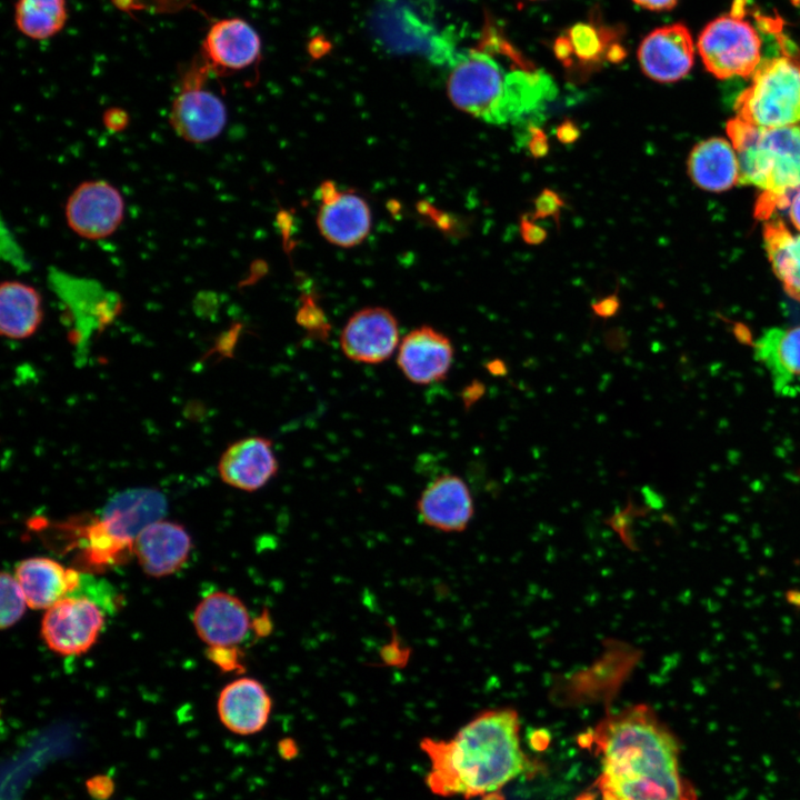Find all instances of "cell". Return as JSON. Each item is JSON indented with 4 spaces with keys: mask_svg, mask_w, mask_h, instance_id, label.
Wrapping results in <instances>:
<instances>
[{
    "mask_svg": "<svg viewBox=\"0 0 800 800\" xmlns=\"http://www.w3.org/2000/svg\"><path fill=\"white\" fill-rule=\"evenodd\" d=\"M581 740L600 759V800H698L678 738L648 704L609 713Z\"/></svg>",
    "mask_w": 800,
    "mask_h": 800,
    "instance_id": "cell-1",
    "label": "cell"
},
{
    "mask_svg": "<svg viewBox=\"0 0 800 800\" xmlns=\"http://www.w3.org/2000/svg\"><path fill=\"white\" fill-rule=\"evenodd\" d=\"M421 748L431 760L428 786L446 797L497 793L527 767L519 717L509 708L480 713L451 740L426 738Z\"/></svg>",
    "mask_w": 800,
    "mask_h": 800,
    "instance_id": "cell-2",
    "label": "cell"
},
{
    "mask_svg": "<svg viewBox=\"0 0 800 800\" xmlns=\"http://www.w3.org/2000/svg\"><path fill=\"white\" fill-rule=\"evenodd\" d=\"M728 134L739 160V180L762 190L756 214L768 220L777 208L788 207L800 188V127L758 128L734 118Z\"/></svg>",
    "mask_w": 800,
    "mask_h": 800,
    "instance_id": "cell-3",
    "label": "cell"
},
{
    "mask_svg": "<svg viewBox=\"0 0 800 800\" xmlns=\"http://www.w3.org/2000/svg\"><path fill=\"white\" fill-rule=\"evenodd\" d=\"M778 36L782 53L759 63L736 102V118L758 128L800 124V51Z\"/></svg>",
    "mask_w": 800,
    "mask_h": 800,
    "instance_id": "cell-4",
    "label": "cell"
},
{
    "mask_svg": "<svg viewBox=\"0 0 800 800\" xmlns=\"http://www.w3.org/2000/svg\"><path fill=\"white\" fill-rule=\"evenodd\" d=\"M760 49L756 29L738 13L711 21L698 40L706 68L719 79L752 76L761 62Z\"/></svg>",
    "mask_w": 800,
    "mask_h": 800,
    "instance_id": "cell-5",
    "label": "cell"
},
{
    "mask_svg": "<svg viewBox=\"0 0 800 800\" xmlns=\"http://www.w3.org/2000/svg\"><path fill=\"white\" fill-rule=\"evenodd\" d=\"M210 69L199 54L184 73L169 112L174 132L191 143L216 139L227 123L224 102L204 87Z\"/></svg>",
    "mask_w": 800,
    "mask_h": 800,
    "instance_id": "cell-6",
    "label": "cell"
},
{
    "mask_svg": "<svg viewBox=\"0 0 800 800\" xmlns=\"http://www.w3.org/2000/svg\"><path fill=\"white\" fill-rule=\"evenodd\" d=\"M507 73L486 46L471 49L452 66L448 97L456 108L487 122L502 94Z\"/></svg>",
    "mask_w": 800,
    "mask_h": 800,
    "instance_id": "cell-7",
    "label": "cell"
},
{
    "mask_svg": "<svg viewBox=\"0 0 800 800\" xmlns=\"http://www.w3.org/2000/svg\"><path fill=\"white\" fill-rule=\"evenodd\" d=\"M103 623V613L94 601L70 594L46 610L41 636L52 651L76 656L92 647Z\"/></svg>",
    "mask_w": 800,
    "mask_h": 800,
    "instance_id": "cell-8",
    "label": "cell"
},
{
    "mask_svg": "<svg viewBox=\"0 0 800 800\" xmlns=\"http://www.w3.org/2000/svg\"><path fill=\"white\" fill-rule=\"evenodd\" d=\"M66 221L79 237L99 240L111 236L124 217L121 192L106 180L80 183L68 197Z\"/></svg>",
    "mask_w": 800,
    "mask_h": 800,
    "instance_id": "cell-9",
    "label": "cell"
},
{
    "mask_svg": "<svg viewBox=\"0 0 800 800\" xmlns=\"http://www.w3.org/2000/svg\"><path fill=\"white\" fill-rule=\"evenodd\" d=\"M317 226L321 236L340 248L360 244L371 230L372 216L367 200L351 189H340L326 180L319 187Z\"/></svg>",
    "mask_w": 800,
    "mask_h": 800,
    "instance_id": "cell-10",
    "label": "cell"
},
{
    "mask_svg": "<svg viewBox=\"0 0 800 800\" xmlns=\"http://www.w3.org/2000/svg\"><path fill=\"white\" fill-rule=\"evenodd\" d=\"M399 344L398 320L383 307H367L354 312L340 334L343 354L359 363H381L394 353Z\"/></svg>",
    "mask_w": 800,
    "mask_h": 800,
    "instance_id": "cell-11",
    "label": "cell"
},
{
    "mask_svg": "<svg viewBox=\"0 0 800 800\" xmlns=\"http://www.w3.org/2000/svg\"><path fill=\"white\" fill-rule=\"evenodd\" d=\"M557 96L552 78L533 67H520L508 71L502 94L487 122L491 124H518L540 116L544 107ZM528 126V127H529Z\"/></svg>",
    "mask_w": 800,
    "mask_h": 800,
    "instance_id": "cell-12",
    "label": "cell"
},
{
    "mask_svg": "<svg viewBox=\"0 0 800 800\" xmlns=\"http://www.w3.org/2000/svg\"><path fill=\"white\" fill-rule=\"evenodd\" d=\"M168 510L166 496L154 488H131L118 492L104 506L102 529L126 548L150 524L162 520Z\"/></svg>",
    "mask_w": 800,
    "mask_h": 800,
    "instance_id": "cell-13",
    "label": "cell"
},
{
    "mask_svg": "<svg viewBox=\"0 0 800 800\" xmlns=\"http://www.w3.org/2000/svg\"><path fill=\"white\" fill-rule=\"evenodd\" d=\"M200 56L210 70L220 74L242 71L260 59L261 40L241 18L214 20L206 32Z\"/></svg>",
    "mask_w": 800,
    "mask_h": 800,
    "instance_id": "cell-14",
    "label": "cell"
},
{
    "mask_svg": "<svg viewBox=\"0 0 800 800\" xmlns=\"http://www.w3.org/2000/svg\"><path fill=\"white\" fill-rule=\"evenodd\" d=\"M454 348L448 336L428 324L411 330L398 347L397 364L412 383L431 384L448 376Z\"/></svg>",
    "mask_w": 800,
    "mask_h": 800,
    "instance_id": "cell-15",
    "label": "cell"
},
{
    "mask_svg": "<svg viewBox=\"0 0 800 800\" xmlns=\"http://www.w3.org/2000/svg\"><path fill=\"white\" fill-rule=\"evenodd\" d=\"M638 59L642 71L652 80L673 82L690 71L694 47L688 28L674 23L658 28L641 42Z\"/></svg>",
    "mask_w": 800,
    "mask_h": 800,
    "instance_id": "cell-16",
    "label": "cell"
},
{
    "mask_svg": "<svg viewBox=\"0 0 800 800\" xmlns=\"http://www.w3.org/2000/svg\"><path fill=\"white\" fill-rule=\"evenodd\" d=\"M278 470L279 462L271 440L260 436L232 442L218 463V472L224 483L249 492L263 488Z\"/></svg>",
    "mask_w": 800,
    "mask_h": 800,
    "instance_id": "cell-17",
    "label": "cell"
},
{
    "mask_svg": "<svg viewBox=\"0 0 800 800\" xmlns=\"http://www.w3.org/2000/svg\"><path fill=\"white\" fill-rule=\"evenodd\" d=\"M417 510L424 524L444 532H460L473 516V500L462 478L446 473L424 488Z\"/></svg>",
    "mask_w": 800,
    "mask_h": 800,
    "instance_id": "cell-18",
    "label": "cell"
},
{
    "mask_svg": "<svg viewBox=\"0 0 800 800\" xmlns=\"http://www.w3.org/2000/svg\"><path fill=\"white\" fill-rule=\"evenodd\" d=\"M192 621L199 638L211 648L237 646L251 627L244 603L224 591L204 597L197 606Z\"/></svg>",
    "mask_w": 800,
    "mask_h": 800,
    "instance_id": "cell-19",
    "label": "cell"
},
{
    "mask_svg": "<svg viewBox=\"0 0 800 800\" xmlns=\"http://www.w3.org/2000/svg\"><path fill=\"white\" fill-rule=\"evenodd\" d=\"M132 549L147 574L166 577L187 561L191 538L181 524L162 519L147 527L136 538Z\"/></svg>",
    "mask_w": 800,
    "mask_h": 800,
    "instance_id": "cell-20",
    "label": "cell"
},
{
    "mask_svg": "<svg viewBox=\"0 0 800 800\" xmlns=\"http://www.w3.org/2000/svg\"><path fill=\"white\" fill-rule=\"evenodd\" d=\"M218 714L230 731L252 734L264 728L272 700L263 684L252 678H239L228 683L218 698Z\"/></svg>",
    "mask_w": 800,
    "mask_h": 800,
    "instance_id": "cell-21",
    "label": "cell"
},
{
    "mask_svg": "<svg viewBox=\"0 0 800 800\" xmlns=\"http://www.w3.org/2000/svg\"><path fill=\"white\" fill-rule=\"evenodd\" d=\"M28 607L48 609L73 593L80 584V573L46 557L28 558L16 568Z\"/></svg>",
    "mask_w": 800,
    "mask_h": 800,
    "instance_id": "cell-22",
    "label": "cell"
},
{
    "mask_svg": "<svg viewBox=\"0 0 800 800\" xmlns=\"http://www.w3.org/2000/svg\"><path fill=\"white\" fill-rule=\"evenodd\" d=\"M688 170L698 187L713 192L728 190L740 179L736 150L722 138L698 143L690 153Z\"/></svg>",
    "mask_w": 800,
    "mask_h": 800,
    "instance_id": "cell-23",
    "label": "cell"
},
{
    "mask_svg": "<svg viewBox=\"0 0 800 800\" xmlns=\"http://www.w3.org/2000/svg\"><path fill=\"white\" fill-rule=\"evenodd\" d=\"M752 346L777 390L800 379V326L766 329Z\"/></svg>",
    "mask_w": 800,
    "mask_h": 800,
    "instance_id": "cell-24",
    "label": "cell"
},
{
    "mask_svg": "<svg viewBox=\"0 0 800 800\" xmlns=\"http://www.w3.org/2000/svg\"><path fill=\"white\" fill-rule=\"evenodd\" d=\"M42 317V300L36 288L18 280L1 283L0 332L3 337L13 340L31 337Z\"/></svg>",
    "mask_w": 800,
    "mask_h": 800,
    "instance_id": "cell-25",
    "label": "cell"
},
{
    "mask_svg": "<svg viewBox=\"0 0 800 800\" xmlns=\"http://www.w3.org/2000/svg\"><path fill=\"white\" fill-rule=\"evenodd\" d=\"M763 237L774 274L784 291L800 302V234H792L779 219H768Z\"/></svg>",
    "mask_w": 800,
    "mask_h": 800,
    "instance_id": "cell-26",
    "label": "cell"
},
{
    "mask_svg": "<svg viewBox=\"0 0 800 800\" xmlns=\"http://www.w3.org/2000/svg\"><path fill=\"white\" fill-rule=\"evenodd\" d=\"M68 19L66 0H17L13 20L17 29L32 40L58 34Z\"/></svg>",
    "mask_w": 800,
    "mask_h": 800,
    "instance_id": "cell-27",
    "label": "cell"
},
{
    "mask_svg": "<svg viewBox=\"0 0 800 800\" xmlns=\"http://www.w3.org/2000/svg\"><path fill=\"white\" fill-rule=\"evenodd\" d=\"M1 610L0 626L4 630L16 624L23 616L28 606L24 593L16 579L8 572L0 577Z\"/></svg>",
    "mask_w": 800,
    "mask_h": 800,
    "instance_id": "cell-28",
    "label": "cell"
},
{
    "mask_svg": "<svg viewBox=\"0 0 800 800\" xmlns=\"http://www.w3.org/2000/svg\"><path fill=\"white\" fill-rule=\"evenodd\" d=\"M572 40L577 54L581 58H592L599 50L594 31L589 27L574 28L572 31Z\"/></svg>",
    "mask_w": 800,
    "mask_h": 800,
    "instance_id": "cell-29",
    "label": "cell"
},
{
    "mask_svg": "<svg viewBox=\"0 0 800 800\" xmlns=\"http://www.w3.org/2000/svg\"><path fill=\"white\" fill-rule=\"evenodd\" d=\"M562 206L563 202L559 194L552 190L544 189L534 201L533 218L541 219L557 217L559 216Z\"/></svg>",
    "mask_w": 800,
    "mask_h": 800,
    "instance_id": "cell-30",
    "label": "cell"
},
{
    "mask_svg": "<svg viewBox=\"0 0 800 800\" xmlns=\"http://www.w3.org/2000/svg\"><path fill=\"white\" fill-rule=\"evenodd\" d=\"M526 143L534 158H542L549 151V143L544 132L538 126L526 129Z\"/></svg>",
    "mask_w": 800,
    "mask_h": 800,
    "instance_id": "cell-31",
    "label": "cell"
},
{
    "mask_svg": "<svg viewBox=\"0 0 800 800\" xmlns=\"http://www.w3.org/2000/svg\"><path fill=\"white\" fill-rule=\"evenodd\" d=\"M114 784L108 776H94L87 781V789L91 797L98 800L109 798L113 791Z\"/></svg>",
    "mask_w": 800,
    "mask_h": 800,
    "instance_id": "cell-32",
    "label": "cell"
},
{
    "mask_svg": "<svg viewBox=\"0 0 800 800\" xmlns=\"http://www.w3.org/2000/svg\"><path fill=\"white\" fill-rule=\"evenodd\" d=\"M520 232L522 239L529 244H539L547 237L546 230L537 223L523 217L520 222Z\"/></svg>",
    "mask_w": 800,
    "mask_h": 800,
    "instance_id": "cell-33",
    "label": "cell"
},
{
    "mask_svg": "<svg viewBox=\"0 0 800 800\" xmlns=\"http://www.w3.org/2000/svg\"><path fill=\"white\" fill-rule=\"evenodd\" d=\"M211 658L223 669L239 668V653L233 650V647L227 648H211Z\"/></svg>",
    "mask_w": 800,
    "mask_h": 800,
    "instance_id": "cell-34",
    "label": "cell"
},
{
    "mask_svg": "<svg viewBox=\"0 0 800 800\" xmlns=\"http://www.w3.org/2000/svg\"><path fill=\"white\" fill-rule=\"evenodd\" d=\"M619 307L620 302L616 294L602 298L592 304L594 313L602 318L613 316L618 311Z\"/></svg>",
    "mask_w": 800,
    "mask_h": 800,
    "instance_id": "cell-35",
    "label": "cell"
},
{
    "mask_svg": "<svg viewBox=\"0 0 800 800\" xmlns=\"http://www.w3.org/2000/svg\"><path fill=\"white\" fill-rule=\"evenodd\" d=\"M556 134L560 142L572 143L578 140L580 131L573 121L567 119L558 126Z\"/></svg>",
    "mask_w": 800,
    "mask_h": 800,
    "instance_id": "cell-36",
    "label": "cell"
},
{
    "mask_svg": "<svg viewBox=\"0 0 800 800\" xmlns=\"http://www.w3.org/2000/svg\"><path fill=\"white\" fill-rule=\"evenodd\" d=\"M127 118L128 117L123 110L111 109L106 112L104 123L108 128L118 130L120 128H123V126L127 123Z\"/></svg>",
    "mask_w": 800,
    "mask_h": 800,
    "instance_id": "cell-37",
    "label": "cell"
},
{
    "mask_svg": "<svg viewBox=\"0 0 800 800\" xmlns=\"http://www.w3.org/2000/svg\"><path fill=\"white\" fill-rule=\"evenodd\" d=\"M788 207L791 222L800 230V188L791 194Z\"/></svg>",
    "mask_w": 800,
    "mask_h": 800,
    "instance_id": "cell-38",
    "label": "cell"
},
{
    "mask_svg": "<svg viewBox=\"0 0 800 800\" xmlns=\"http://www.w3.org/2000/svg\"><path fill=\"white\" fill-rule=\"evenodd\" d=\"M637 4L649 10H669L673 8L678 0H632Z\"/></svg>",
    "mask_w": 800,
    "mask_h": 800,
    "instance_id": "cell-39",
    "label": "cell"
},
{
    "mask_svg": "<svg viewBox=\"0 0 800 800\" xmlns=\"http://www.w3.org/2000/svg\"><path fill=\"white\" fill-rule=\"evenodd\" d=\"M484 800H503V798L498 793H492L490 796H487Z\"/></svg>",
    "mask_w": 800,
    "mask_h": 800,
    "instance_id": "cell-40",
    "label": "cell"
},
{
    "mask_svg": "<svg viewBox=\"0 0 800 800\" xmlns=\"http://www.w3.org/2000/svg\"><path fill=\"white\" fill-rule=\"evenodd\" d=\"M791 1L793 2V4L800 7V0H791Z\"/></svg>",
    "mask_w": 800,
    "mask_h": 800,
    "instance_id": "cell-41",
    "label": "cell"
},
{
    "mask_svg": "<svg viewBox=\"0 0 800 800\" xmlns=\"http://www.w3.org/2000/svg\"><path fill=\"white\" fill-rule=\"evenodd\" d=\"M797 473H798V476L800 477V470H799Z\"/></svg>",
    "mask_w": 800,
    "mask_h": 800,
    "instance_id": "cell-42",
    "label": "cell"
}]
</instances>
